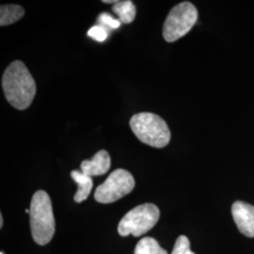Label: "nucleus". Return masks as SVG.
I'll return each instance as SVG.
<instances>
[{"instance_id":"obj_1","label":"nucleus","mask_w":254,"mask_h":254,"mask_svg":"<svg viewBox=\"0 0 254 254\" xmlns=\"http://www.w3.org/2000/svg\"><path fill=\"white\" fill-rule=\"evenodd\" d=\"M2 88L9 104L19 110L27 109L36 94V83L27 66L20 61L9 64L2 76Z\"/></svg>"},{"instance_id":"obj_2","label":"nucleus","mask_w":254,"mask_h":254,"mask_svg":"<svg viewBox=\"0 0 254 254\" xmlns=\"http://www.w3.org/2000/svg\"><path fill=\"white\" fill-rule=\"evenodd\" d=\"M30 228L34 241L38 245L48 244L53 238L56 229L52 202L46 191L34 193L30 203Z\"/></svg>"},{"instance_id":"obj_3","label":"nucleus","mask_w":254,"mask_h":254,"mask_svg":"<svg viewBox=\"0 0 254 254\" xmlns=\"http://www.w3.org/2000/svg\"><path fill=\"white\" fill-rule=\"evenodd\" d=\"M130 127L139 141L154 148H164L171 141V131L167 123L158 115L141 112L130 120Z\"/></svg>"},{"instance_id":"obj_4","label":"nucleus","mask_w":254,"mask_h":254,"mask_svg":"<svg viewBox=\"0 0 254 254\" xmlns=\"http://www.w3.org/2000/svg\"><path fill=\"white\" fill-rule=\"evenodd\" d=\"M198 20V10L189 1L182 2L171 9L163 27L164 39L173 43L188 34Z\"/></svg>"},{"instance_id":"obj_5","label":"nucleus","mask_w":254,"mask_h":254,"mask_svg":"<svg viewBox=\"0 0 254 254\" xmlns=\"http://www.w3.org/2000/svg\"><path fill=\"white\" fill-rule=\"evenodd\" d=\"M160 211L154 203H144L130 210L122 218L118 226L122 236H140L149 232L157 223Z\"/></svg>"},{"instance_id":"obj_6","label":"nucleus","mask_w":254,"mask_h":254,"mask_svg":"<svg viewBox=\"0 0 254 254\" xmlns=\"http://www.w3.org/2000/svg\"><path fill=\"white\" fill-rule=\"evenodd\" d=\"M135 188V179L127 170L118 169L109 174L94 192V199L100 203H111L127 196Z\"/></svg>"},{"instance_id":"obj_7","label":"nucleus","mask_w":254,"mask_h":254,"mask_svg":"<svg viewBox=\"0 0 254 254\" xmlns=\"http://www.w3.org/2000/svg\"><path fill=\"white\" fill-rule=\"evenodd\" d=\"M233 218L238 230L248 237H254V206L241 200L232 206Z\"/></svg>"},{"instance_id":"obj_8","label":"nucleus","mask_w":254,"mask_h":254,"mask_svg":"<svg viewBox=\"0 0 254 254\" xmlns=\"http://www.w3.org/2000/svg\"><path fill=\"white\" fill-rule=\"evenodd\" d=\"M111 166L109 154L106 150H100L94 154L91 160H84L81 163L82 173L89 176H99L108 173Z\"/></svg>"},{"instance_id":"obj_9","label":"nucleus","mask_w":254,"mask_h":254,"mask_svg":"<svg viewBox=\"0 0 254 254\" xmlns=\"http://www.w3.org/2000/svg\"><path fill=\"white\" fill-rule=\"evenodd\" d=\"M71 176L78 187V190L73 196V200L78 203L82 202L83 200H87L93 187V182L91 176L79 171H73L71 173Z\"/></svg>"},{"instance_id":"obj_10","label":"nucleus","mask_w":254,"mask_h":254,"mask_svg":"<svg viewBox=\"0 0 254 254\" xmlns=\"http://www.w3.org/2000/svg\"><path fill=\"white\" fill-rule=\"evenodd\" d=\"M112 10L118 15L121 23L124 24L132 23L136 17V7L134 3L130 0L117 1L113 5Z\"/></svg>"},{"instance_id":"obj_11","label":"nucleus","mask_w":254,"mask_h":254,"mask_svg":"<svg viewBox=\"0 0 254 254\" xmlns=\"http://www.w3.org/2000/svg\"><path fill=\"white\" fill-rule=\"evenodd\" d=\"M25 15V9L19 5H2L0 7V26L5 27L19 21Z\"/></svg>"},{"instance_id":"obj_12","label":"nucleus","mask_w":254,"mask_h":254,"mask_svg":"<svg viewBox=\"0 0 254 254\" xmlns=\"http://www.w3.org/2000/svg\"><path fill=\"white\" fill-rule=\"evenodd\" d=\"M134 254H168V253L153 237H144L137 242Z\"/></svg>"},{"instance_id":"obj_13","label":"nucleus","mask_w":254,"mask_h":254,"mask_svg":"<svg viewBox=\"0 0 254 254\" xmlns=\"http://www.w3.org/2000/svg\"><path fill=\"white\" fill-rule=\"evenodd\" d=\"M172 254H195L191 252L190 242L187 236H180L175 242Z\"/></svg>"},{"instance_id":"obj_14","label":"nucleus","mask_w":254,"mask_h":254,"mask_svg":"<svg viewBox=\"0 0 254 254\" xmlns=\"http://www.w3.org/2000/svg\"><path fill=\"white\" fill-rule=\"evenodd\" d=\"M88 36L91 37L97 42H104L108 38V32L104 27L95 26L91 27V29L88 31Z\"/></svg>"},{"instance_id":"obj_15","label":"nucleus","mask_w":254,"mask_h":254,"mask_svg":"<svg viewBox=\"0 0 254 254\" xmlns=\"http://www.w3.org/2000/svg\"><path fill=\"white\" fill-rule=\"evenodd\" d=\"M99 20H100V22L104 23L108 27H112V28H118L121 26L120 20L113 18L109 13H107V12L101 13L99 15Z\"/></svg>"},{"instance_id":"obj_16","label":"nucleus","mask_w":254,"mask_h":254,"mask_svg":"<svg viewBox=\"0 0 254 254\" xmlns=\"http://www.w3.org/2000/svg\"><path fill=\"white\" fill-rule=\"evenodd\" d=\"M3 226V216L0 215V227L2 228Z\"/></svg>"},{"instance_id":"obj_17","label":"nucleus","mask_w":254,"mask_h":254,"mask_svg":"<svg viewBox=\"0 0 254 254\" xmlns=\"http://www.w3.org/2000/svg\"><path fill=\"white\" fill-rule=\"evenodd\" d=\"M0 254H4V253H0Z\"/></svg>"}]
</instances>
